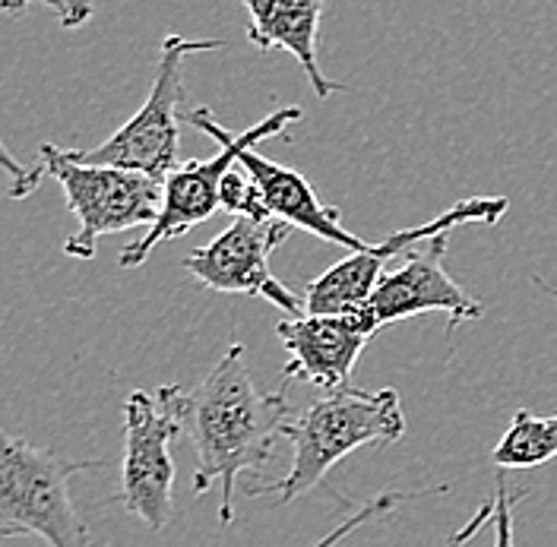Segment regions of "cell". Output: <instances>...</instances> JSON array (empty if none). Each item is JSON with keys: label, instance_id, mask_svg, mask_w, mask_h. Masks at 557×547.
Segmentation results:
<instances>
[{"label": "cell", "instance_id": "20", "mask_svg": "<svg viewBox=\"0 0 557 547\" xmlns=\"http://www.w3.org/2000/svg\"><path fill=\"white\" fill-rule=\"evenodd\" d=\"M29 3H33V0H0V10L10 13V16H16V13H23Z\"/></svg>", "mask_w": 557, "mask_h": 547}, {"label": "cell", "instance_id": "18", "mask_svg": "<svg viewBox=\"0 0 557 547\" xmlns=\"http://www.w3.org/2000/svg\"><path fill=\"white\" fill-rule=\"evenodd\" d=\"M45 3H51L58 10V20H61L64 29L86 26L92 20V13H96V3L92 0H45Z\"/></svg>", "mask_w": 557, "mask_h": 547}, {"label": "cell", "instance_id": "1", "mask_svg": "<svg viewBox=\"0 0 557 547\" xmlns=\"http://www.w3.org/2000/svg\"><path fill=\"white\" fill-rule=\"evenodd\" d=\"M190 437L197 449L194 494L203 497L209 487L222 484V525L235 522V478L263 472L276 444L292 424V406L285 383L276 393H263L244 364V345H228L219 364L194 389L162 386L156 393Z\"/></svg>", "mask_w": 557, "mask_h": 547}, {"label": "cell", "instance_id": "3", "mask_svg": "<svg viewBox=\"0 0 557 547\" xmlns=\"http://www.w3.org/2000/svg\"><path fill=\"white\" fill-rule=\"evenodd\" d=\"M187 121L219 142V152L212 159H190L184 165H177L165 181H162V206L156 222L146 228V235L134 244H127L117 257V263L124 270H137L146 263V257L165 244V240L181 238L190 228L203 225L215 209H222V181L225 174L232 172L242 162V152L247 146H257L263 139H273L278 134H285L288 124L301 121V108L288 104L278 108L273 114H267L260 124H253L250 130H244L238 137H232L209 108H194L187 114Z\"/></svg>", "mask_w": 557, "mask_h": 547}, {"label": "cell", "instance_id": "15", "mask_svg": "<svg viewBox=\"0 0 557 547\" xmlns=\"http://www.w3.org/2000/svg\"><path fill=\"white\" fill-rule=\"evenodd\" d=\"M409 497H421V494H406V490H389V494H381V497H374L368 507H361V513H355L351 519H346L336 532H330L323 542H317L313 547H333V545H339L346 535H351L358 525H364L368 519H374V515H381V513H389V510H396L399 504H406Z\"/></svg>", "mask_w": 557, "mask_h": 547}, {"label": "cell", "instance_id": "11", "mask_svg": "<svg viewBox=\"0 0 557 547\" xmlns=\"http://www.w3.org/2000/svg\"><path fill=\"white\" fill-rule=\"evenodd\" d=\"M276 336L292 355V361L282 371V383L301 380L326 393L346 389L364 345L374 339L361 313L288 316L278 320Z\"/></svg>", "mask_w": 557, "mask_h": 547}, {"label": "cell", "instance_id": "2", "mask_svg": "<svg viewBox=\"0 0 557 547\" xmlns=\"http://www.w3.org/2000/svg\"><path fill=\"white\" fill-rule=\"evenodd\" d=\"M406 434V414L396 389H336L305 409L285 431L292 440V465L285 478L247 484V494H278L295 500L326 478V472L361 446H393Z\"/></svg>", "mask_w": 557, "mask_h": 547}, {"label": "cell", "instance_id": "16", "mask_svg": "<svg viewBox=\"0 0 557 547\" xmlns=\"http://www.w3.org/2000/svg\"><path fill=\"white\" fill-rule=\"evenodd\" d=\"M0 169L10 174V197L13 200H26L29 194L38 190V184H41V177H45V165L38 162V165H23L7 146H3V139H0Z\"/></svg>", "mask_w": 557, "mask_h": 547}, {"label": "cell", "instance_id": "7", "mask_svg": "<svg viewBox=\"0 0 557 547\" xmlns=\"http://www.w3.org/2000/svg\"><path fill=\"white\" fill-rule=\"evenodd\" d=\"M510 209L507 197H469L462 203L450 206L447 212H441L437 219L396 232L381 244H371L364 250L348 253L346 260H339L336 266H330L323 275H317L313 282L305 285V313L311 316H330V313H358L368 304V298L374 295L377 282L383 278L386 260H393L396 253H409L416 250V244L441 238L459 225H497L504 219V212Z\"/></svg>", "mask_w": 557, "mask_h": 547}, {"label": "cell", "instance_id": "6", "mask_svg": "<svg viewBox=\"0 0 557 547\" xmlns=\"http://www.w3.org/2000/svg\"><path fill=\"white\" fill-rule=\"evenodd\" d=\"M219 48H225V41L219 38L169 35L162 41L159 70L143 108L99 146L67 149L70 159L83 165H111V169H127L165 181L177 169V142H181L177 108L184 96V58L200 51H219Z\"/></svg>", "mask_w": 557, "mask_h": 547}, {"label": "cell", "instance_id": "13", "mask_svg": "<svg viewBox=\"0 0 557 547\" xmlns=\"http://www.w3.org/2000/svg\"><path fill=\"white\" fill-rule=\"evenodd\" d=\"M247 7V41L260 51H288L301 64L317 99H330L343 92V83L323 76L317 45H320V20L323 0H242Z\"/></svg>", "mask_w": 557, "mask_h": 547}, {"label": "cell", "instance_id": "12", "mask_svg": "<svg viewBox=\"0 0 557 547\" xmlns=\"http://www.w3.org/2000/svg\"><path fill=\"white\" fill-rule=\"evenodd\" d=\"M242 169L257 184V197H260V206H263L267 215L288 222L292 228L311 232V235L330 240V244H343L351 253L371 247V244L358 240L351 232L343 228V212L336 206L320 203L311 181L301 172L260 156L257 146L244 149Z\"/></svg>", "mask_w": 557, "mask_h": 547}, {"label": "cell", "instance_id": "14", "mask_svg": "<svg viewBox=\"0 0 557 547\" xmlns=\"http://www.w3.org/2000/svg\"><path fill=\"white\" fill-rule=\"evenodd\" d=\"M557 456V411L555 414H532L517 411L497 440L491 462L504 472L539 469Z\"/></svg>", "mask_w": 557, "mask_h": 547}, {"label": "cell", "instance_id": "21", "mask_svg": "<svg viewBox=\"0 0 557 547\" xmlns=\"http://www.w3.org/2000/svg\"><path fill=\"white\" fill-rule=\"evenodd\" d=\"M555 295H557V291H555Z\"/></svg>", "mask_w": 557, "mask_h": 547}, {"label": "cell", "instance_id": "5", "mask_svg": "<svg viewBox=\"0 0 557 547\" xmlns=\"http://www.w3.org/2000/svg\"><path fill=\"white\" fill-rule=\"evenodd\" d=\"M38 159L51 174L64 197L70 212L76 215L79 228L64 240V253L73 260H92L96 244L104 235L149 228L162 206V181L149 174L111 169V165H83L73 162L67 149L54 142H41Z\"/></svg>", "mask_w": 557, "mask_h": 547}, {"label": "cell", "instance_id": "19", "mask_svg": "<svg viewBox=\"0 0 557 547\" xmlns=\"http://www.w3.org/2000/svg\"><path fill=\"white\" fill-rule=\"evenodd\" d=\"M487 522H494V500H487V504H482V507H479V513L472 515V519H469V522H466V525H462L459 532H453L450 542H447V545H444V547L469 545V542H472V538H475V535H479V532L485 529Z\"/></svg>", "mask_w": 557, "mask_h": 547}, {"label": "cell", "instance_id": "17", "mask_svg": "<svg viewBox=\"0 0 557 547\" xmlns=\"http://www.w3.org/2000/svg\"><path fill=\"white\" fill-rule=\"evenodd\" d=\"M494 547H517L513 545V490L507 484V475L497 472L494 484Z\"/></svg>", "mask_w": 557, "mask_h": 547}, {"label": "cell", "instance_id": "9", "mask_svg": "<svg viewBox=\"0 0 557 547\" xmlns=\"http://www.w3.org/2000/svg\"><path fill=\"white\" fill-rule=\"evenodd\" d=\"M177 434L181 424L159 396L143 389L127 396L117 504L143 519L152 532H162L172 522V440Z\"/></svg>", "mask_w": 557, "mask_h": 547}, {"label": "cell", "instance_id": "4", "mask_svg": "<svg viewBox=\"0 0 557 547\" xmlns=\"http://www.w3.org/2000/svg\"><path fill=\"white\" fill-rule=\"evenodd\" d=\"M102 462H73L0 431V535H38L51 547H92L70 481Z\"/></svg>", "mask_w": 557, "mask_h": 547}, {"label": "cell", "instance_id": "8", "mask_svg": "<svg viewBox=\"0 0 557 547\" xmlns=\"http://www.w3.org/2000/svg\"><path fill=\"white\" fill-rule=\"evenodd\" d=\"M288 235L292 225L282 219L235 215L222 235L184 257V270L209 291L267 298L288 316H305V304L270 270L273 250L285 244Z\"/></svg>", "mask_w": 557, "mask_h": 547}, {"label": "cell", "instance_id": "10", "mask_svg": "<svg viewBox=\"0 0 557 547\" xmlns=\"http://www.w3.org/2000/svg\"><path fill=\"white\" fill-rule=\"evenodd\" d=\"M444 257H447V235L428 240L421 250H409L399 270L383 273L368 304L358 310L374 336L389 323L409 320L428 310L447 313L450 333L459 323L479 320L485 313V308L444 270Z\"/></svg>", "mask_w": 557, "mask_h": 547}]
</instances>
